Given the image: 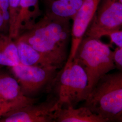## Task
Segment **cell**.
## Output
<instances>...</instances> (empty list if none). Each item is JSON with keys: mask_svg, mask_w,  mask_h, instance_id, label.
<instances>
[{"mask_svg": "<svg viewBox=\"0 0 122 122\" xmlns=\"http://www.w3.org/2000/svg\"><path fill=\"white\" fill-rule=\"evenodd\" d=\"M74 58L78 60L87 74L89 94L100 79L116 68L110 45L99 39L84 36Z\"/></svg>", "mask_w": 122, "mask_h": 122, "instance_id": "cell-4", "label": "cell"}, {"mask_svg": "<svg viewBox=\"0 0 122 122\" xmlns=\"http://www.w3.org/2000/svg\"><path fill=\"white\" fill-rule=\"evenodd\" d=\"M41 16L39 0H20L15 28V39L20 33L32 26Z\"/></svg>", "mask_w": 122, "mask_h": 122, "instance_id": "cell-11", "label": "cell"}, {"mask_svg": "<svg viewBox=\"0 0 122 122\" xmlns=\"http://www.w3.org/2000/svg\"><path fill=\"white\" fill-rule=\"evenodd\" d=\"M19 63L15 40L9 35L0 34V65L11 67Z\"/></svg>", "mask_w": 122, "mask_h": 122, "instance_id": "cell-14", "label": "cell"}, {"mask_svg": "<svg viewBox=\"0 0 122 122\" xmlns=\"http://www.w3.org/2000/svg\"><path fill=\"white\" fill-rule=\"evenodd\" d=\"M10 14L8 0H0V34L9 35Z\"/></svg>", "mask_w": 122, "mask_h": 122, "instance_id": "cell-15", "label": "cell"}, {"mask_svg": "<svg viewBox=\"0 0 122 122\" xmlns=\"http://www.w3.org/2000/svg\"><path fill=\"white\" fill-rule=\"evenodd\" d=\"M120 0V1H122V0Z\"/></svg>", "mask_w": 122, "mask_h": 122, "instance_id": "cell-20", "label": "cell"}, {"mask_svg": "<svg viewBox=\"0 0 122 122\" xmlns=\"http://www.w3.org/2000/svg\"><path fill=\"white\" fill-rule=\"evenodd\" d=\"M84 0H42L46 15L72 20Z\"/></svg>", "mask_w": 122, "mask_h": 122, "instance_id": "cell-13", "label": "cell"}, {"mask_svg": "<svg viewBox=\"0 0 122 122\" xmlns=\"http://www.w3.org/2000/svg\"><path fill=\"white\" fill-rule=\"evenodd\" d=\"M113 59L115 68L119 71H122V48L117 47L113 51Z\"/></svg>", "mask_w": 122, "mask_h": 122, "instance_id": "cell-17", "label": "cell"}, {"mask_svg": "<svg viewBox=\"0 0 122 122\" xmlns=\"http://www.w3.org/2000/svg\"><path fill=\"white\" fill-rule=\"evenodd\" d=\"M84 102V106L106 122H122V71L103 76Z\"/></svg>", "mask_w": 122, "mask_h": 122, "instance_id": "cell-2", "label": "cell"}, {"mask_svg": "<svg viewBox=\"0 0 122 122\" xmlns=\"http://www.w3.org/2000/svg\"><path fill=\"white\" fill-rule=\"evenodd\" d=\"M109 37L112 43L115 44L118 47L122 48V30L113 31Z\"/></svg>", "mask_w": 122, "mask_h": 122, "instance_id": "cell-18", "label": "cell"}, {"mask_svg": "<svg viewBox=\"0 0 122 122\" xmlns=\"http://www.w3.org/2000/svg\"><path fill=\"white\" fill-rule=\"evenodd\" d=\"M14 110H15L11 106L0 102V118Z\"/></svg>", "mask_w": 122, "mask_h": 122, "instance_id": "cell-19", "label": "cell"}, {"mask_svg": "<svg viewBox=\"0 0 122 122\" xmlns=\"http://www.w3.org/2000/svg\"><path fill=\"white\" fill-rule=\"evenodd\" d=\"M122 26V1L101 0L84 37L100 39Z\"/></svg>", "mask_w": 122, "mask_h": 122, "instance_id": "cell-6", "label": "cell"}, {"mask_svg": "<svg viewBox=\"0 0 122 122\" xmlns=\"http://www.w3.org/2000/svg\"><path fill=\"white\" fill-rule=\"evenodd\" d=\"M10 68L24 94L30 98L43 92H51L59 69L56 67L28 66L20 63Z\"/></svg>", "mask_w": 122, "mask_h": 122, "instance_id": "cell-5", "label": "cell"}, {"mask_svg": "<svg viewBox=\"0 0 122 122\" xmlns=\"http://www.w3.org/2000/svg\"><path fill=\"white\" fill-rule=\"evenodd\" d=\"M10 14V28L9 35L15 39V32L20 10V0H8Z\"/></svg>", "mask_w": 122, "mask_h": 122, "instance_id": "cell-16", "label": "cell"}, {"mask_svg": "<svg viewBox=\"0 0 122 122\" xmlns=\"http://www.w3.org/2000/svg\"><path fill=\"white\" fill-rule=\"evenodd\" d=\"M61 108L54 94L46 100L27 105L0 118V122H54L55 113Z\"/></svg>", "mask_w": 122, "mask_h": 122, "instance_id": "cell-7", "label": "cell"}, {"mask_svg": "<svg viewBox=\"0 0 122 122\" xmlns=\"http://www.w3.org/2000/svg\"><path fill=\"white\" fill-rule=\"evenodd\" d=\"M17 48L20 63L28 66L56 67L60 69L63 66L58 61L35 50L23 41L15 39Z\"/></svg>", "mask_w": 122, "mask_h": 122, "instance_id": "cell-10", "label": "cell"}, {"mask_svg": "<svg viewBox=\"0 0 122 122\" xmlns=\"http://www.w3.org/2000/svg\"><path fill=\"white\" fill-rule=\"evenodd\" d=\"M60 107L76 108L89 95L88 79L83 66L74 58L66 62L57 76L52 89Z\"/></svg>", "mask_w": 122, "mask_h": 122, "instance_id": "cell-3", "label": "cell"}, {"mask_svg": "<svg viewBox=\"0 0 122 122\" xmlns=\"http://www.w3.org/2000/svg\"><path fill=\"white\" fill-rule=\"evenodd\" d=\"M101 0H84L72 20L71 30V46L70 53L66 62L74 59L79 45L84 37L86 32Z\"/></svg>", "mask_w": 122, "mask_h": 122, "instance_id": "cell-8", "label": "cell"}, {"mask_svg": "<svg viewBox=\"0 0 122 122\" xmlns=\"http://www.w3.org/2000/svg\"><path fill=\"white\" fill-rule=\"evenodd\" d=\"M71 21L70 19L44 14L15 39L26 43L64 66L68 58Z\"/></svg>", "mask_w": 122, "mask_h": 122, "instance_id": "cell-1", "label": "cell"}, {"mask_svg": "<svg viewBox=\"0 0 122 122\" xmlns=\"http://www.w3.org/2000/svg\"><path fill=\"white\" fill-rule=\"evenodd\" d=\"M54 122H107L86 107H61L55 113Z\"/></svg>", "mask_w": 122, "mask_h": 122, "instance_id": "cell-12", "label": "cell"}, {"mask_svg": "<svg viewBox=\"0 0 122 122\" xmlns=\"http://www.w3.org/2000/svg\"><path fill=\"white\" fill-rule=\"evenodd\" d=\"M38 99L25 96L17 80L9 74L0 72V102L15 110L36 103Z\"/></svg>", "mask_w": 122, "mask_h": 122, "instance_id": "cell-9", "label": "cell"}]
</instances>
